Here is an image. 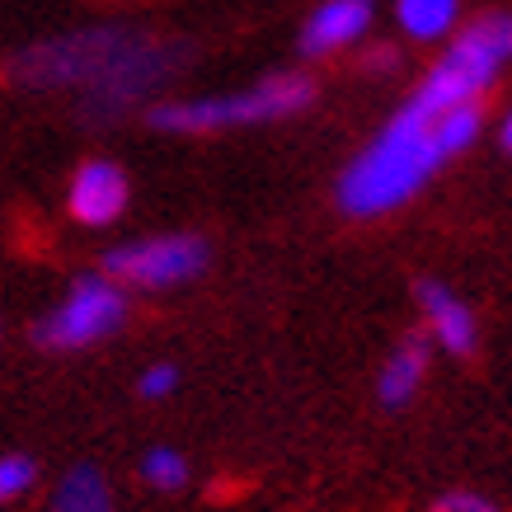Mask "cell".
Masks as SVG:
<instances>
[{"mask_svg":"<svg viewBox=\"0 0 512 512\" xmlns=\"http://www.w3.org/2000/svg\"><path fill=\"white\" fill-rule=\"evenodd\" d=\"M315 99V85L306 76H268L240 94H212V99H188V104H156L146 113L160 132H221V127H254L292 118Z\"/></svg>","mask_w":512,"mask_h":512,"instance_id":"cell-3","label":"cell"},{"mask_svg":"<svg viewBox=\"0 0 512 512\" xmlns=\"http://www.w3.org/2000/svg\"><path fill=\"white\" fill-rule=\"evenodd\" d=\"M141 480L151 489H184L188 484V461L174 447H151L141 456Z\"/></svg>","mask_w":512,"mask_h":512,"instance_id":"cell-12","label":"cell"},{"mask_svg":"<svg viewBox=\"0 0 512 512\" xmlns=\"http://www.w3.org/2000/svg\"><path fill=\"white\" fill-rule=\"evenodd\" d=\"M456 0H395V19H400V29L409 38H419V43H433L442 33H451L456 24Z\"/></svg>","mask_w":512,"mask_h":512,"instance_id":"cell-11","label":"cell"},{"mask_svg":"<svg viewBox=\"0 0 512 512\" xmlns=\"http://www.w3.org/2000/svg\"><path fill=\"white\" fill-rule=\"evenodd\" d=\"M174 390H179V372H174L170 362H151V367L137 376V395H141V400H170Z\"/></svg>","mask_w":512,"mask_h":512,"instance_id":"cell-14","label":"cell"},{"mask_svg":"<svg viewBox=\"0 0 512 512\" xmlns=\"http://www.w3.org/2000/svg\"><path fill=\"white\" fill-rule=\"evenodd\" d=\"M47 512H113V489L94 466H76L57 480Z\"/></svg>","mask_w":512,"mask_h":512,"instance_id":"cell-10","label":"cell"},{"mask_svg":"<svg viewBox=\"0 0 512 512\" xmlns=\"http://www.w3.org/2000/svg\"><path fill=\"white\" fill-rule=\"evenodd\" d=\"M127 320V287L109 273H85L71 282V292L62 296V306L33 325V343L47 353H76L90 343H104L118 334Z\"/></svg>","mask_w":512,"mask_h":512,"instance_id":"cell-4","label":"cell"},{"mask_svg":"<svg viewBox=\"0 0 512 512\" xmlns=\"http://www.w3.org/2000/svg\"><path fill=\"white\" fill-rule=\"evenodd\" d=\"M419 306L428 315V334H433L437 348H447L451 357H470L475 343H480V329H475V311H470L461 296L451 292L447 282L423 278L419 282Z\"/></svg>","mask_w":512,"mask_h":512,"instance_id":"cell-7","label":"cell"},{"mask_svg":"<svg viewBox=\"0 0 512 512\" xmlns=\"http://www.w3.org/2000/svg\"><path fill=\"white\" fill-rule=\"evenodd\" d=\"M33 480H38V461H33V456H24V451L0 456V498H5V503H15L19 494H29Z\"/></svg>","mask_w":512,"mask_h":512,"instance_id":"cell-13","label":"cell"},{"mask_svg":"<svg viewBox=\"0 0 512 512\" xmlns=\"http://www.w3.org/2000/svg\"><path fill=\"white\" fill-rule=\"evenodd\" d=\"M498 137H503V151H512V113L503 118V132H498Z\"/></svg>","mask_w":512,"mask_h":512,"instance_id":"cell-17","label":"cell"},{"mask_svg":"<svg viewBox=\"0 0 512 512\" xmlns=\"http://www.w3.org/2000/svg\"><path fill=\"white\" fill-rule=\"evenodd\" d=\"M423 376H428V339H423V334H409V339L386 357L381 381H376V400L386 404V409H404V404L419 395Z\"/></svg>","mask_w":512,"mask_h":512,"instance_id":"cell-9","label":"cell"},{"mask_svg":"<svg viewBox=\"0 0 512 512\" xmlns=\"http://www.w3.org/2000/svg\"><path fill=\"white\" fill-rule=\"evenodd\" d=\"M512 57V15L475 19L433 62L419 90L390 113L372 146L343 170L339 207L348 217H386L414 198L447 160L480 137V94Z\"/></svg>","mask_w":512,"mask_h":512,"instance_id":"cell-1","label":"cell"},{"mask_svg":"<svg viewBox=\"0 0 512 512\" xmlns=\"http://www.w3.org/2000/svg\"><path fill=\"white\" fill-rule=\"evenodd\" d=\"M372 24V0H325L315 5L306 29H301V47L306 52H334L348 47L357 33Z\"/></svg>","mask_w":512,"mask_h":512,"instance_id":"cell-8","label":"cell"},{"mask_svg":"<svg viewBox=\"0 0 512 512\" xmlns=\"http://www.w3.org/2000/svg\"><path fill=\"white\" fill-rule=\"evenodd\" d=\"M428 512H498L494 503L484 494H470V489H451V494H442V498H433L428 503Z\"/></svg>","mask_w":512,"mask_h":512,"instance_id":"cell-15","label":"cell"},{"mask_svg":"<svg viewBox=\"0 0 512 512\" xmlns=\"http://www.w3.org/2000/svg\"><path fill=\"white\" fill-rule=\"evenodd\" d=\"M367 66H372V71H381V66H395V57H390V52H372V57H367Z\"/></svg>","mask_w":512,"mask_h":512,"instance_id":"cell-16","label":"cell"},{"mask_svg":"<svg viewBox=\"0 0 512 512\" xmlns=\"http://www.w3.org/2000/svg\"><path fill=\"white\" fill-rule=\"evenodd\" d=\"M202 268H207V240L198 235H146V240H132V245L104 254V273L123 287H141V292L184 287Z\"/></svg>","mask_w":512,"mask_h":512,"instance_id":"cell-5","label":"cell"},{"mask_svg":"<svg viewBox=\"0 0 512 512\" xmlns=\"http://www.w3.org/2000/svg\"><path fill=\"white\" fill-rule=\"evenodd\" d=\"M127 174L113 165V160H85L71 179V193H66V207L80 226H113V221L127 212Z\"/></svg>","mask_w":512,"mask_h":512,"instance_id":"cell-6","label":"cell"},{"mask_svg":"<svg viewBox=\"0 0 512 512\" xmlns=\"http://www.w3.org/2000/svg\"><path fill=\"white\" fill-rule=\"evenodd\" d=\"M184 62L188 52L179 43L123 24H99L24 47L10 62V76L24 90H85V118L109 123L165 85Z\"/></svg>","mask_w":512,"mask_h":512,"instance_id":"cell-2","label":"cell"}]
</instances>
